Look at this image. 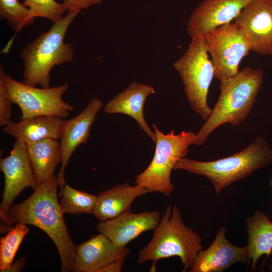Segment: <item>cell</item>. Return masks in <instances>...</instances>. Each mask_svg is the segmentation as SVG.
<instances>
[{"label":"cell","instance_id":"cell-3","mask_svg":"<svg viewBox=\"0 0 272 272\" xmlns=\"http://www.w3.org/2000/svg\"><path fill=\"white\" fill-rule=\"evenodd\" d=\"M272 163V148L261 136H258L242 150L213 161L180 159L174 170H183L205 177L219 194L233 183L245 178Z\"/></svg>","mask_w":272,"mask_h":272},{"label":"cell","instance_id":"cell-7","mask_svg":"<svg viewBox=\"0 0 272 272\" xmlns=\"http://www.w3.org/2000/svg\"><path fill=\"white\" fill-rule=\"evenodd\" d=\"M191 38L187 49L174 67L181 78L191 108L206 121L212 111L207 97L215 70L202 36Z\"/></svg>","mask_w":272,"mask_h":272},{"label":"cell","instance_id":"cell-30","mask_svg":"<svg viewBox=\"0 0 272 272\" xmlns=\"http://www.w3.org/2000/svg\"><path fill=\"white\" fill-rule=\"evenodd\" d=\"M269 268L271 270H272V257H271V262H270V265H269Z\"/></svg>","mask_w":272,"mask_h":272},{"label":"cell","instance_id":"cell-19","mask_svg":"<svg viewBox=\"0 0 272 272\" xmlns=\"http://www.w3.org/2000/svg\"><path fill=\"white\" fill-rule=\"evenodd\" d=\"M65 120L62 118L38 116L10 121L4 126V131L26 144L45 139H60Z\"/></svg>","mask_w":272,"mask_h":272},{"label":"cell","instance_id":"cell-8","mask_svg":"<svg viewBox=\"0 0 272 272\" xmlns=\"http://www.w3.org/2000/svg\"><path fill=\"white\" fill-rule=\"evenodd\" d=\"M0 74L13 103L17 104L21 110V119L38 116L65 118L74 109L73 106L62 99L69 87L67 83L53 87L37 88L13 79L5 73L2 65Z\"/></svg>","mask_w":272,"mask_h":272},{"label":"cell","instance_id":"cell-13","mask_svg":"<svg viewBox=\"0 0 272 272\" xmlns=\"http://www.w3.org/2000/svg\"><path fill=\"white\" fill-rule=\"evenodd\" d=\"M227 228L222 226L214 240L205 250L198 253L190 272H222L237 263L248 267L250 261L247 246L239 247L231 243L226 237Z\"/></svg>","mask_w":272,"mask_h":272},{"label":"cell","instance_id":"cell-29","mask_svg":"<svg viewBox=\"0 0 272 272\" xmlns=\"http://www.w3.org/2000/svg\"><path fill=\"white\" fill-rule=\"evenodd\" d=\"M269 186L272 189V177L270 178L268 181Z\"/></svg>","mask_w":272,"mask_h":272},{"label":"cell","instance_id":"cell-27","mask_svg":"<svg viewBox=\"0 0 272 272\" xmlns=\"http://www.w3.org/2000/svg\"><path fill=\"white\" fill-rule=\"evenodd\" d=\"M102 0H63L67 12H79L93 5L99 4Z\"/></svg>","mask_w":272,"mask_h":272},{"label":"cell","instance_id":"cell-2","mask_svg":"<svg viewBox=\"0 0 272 272\" xmlns=\"http://www.w3.org/2000/svg\"><path fill=\"white\" fill-rule=\"evenodd\" d=\"M261 70L249 66L220 82V94L209 117L196 134L193 145L202 146L218 127L229 123L237 126L249 116L261 88Z\"/></svg>","mask_w":272,"mask_h":272},{"label":"cell","instance_id":"cell-15","mask_svg":"<svg viewBox=\"0 0 272 272\" xmlns=\"http://www.w3.org/2000/svg\"><path fill=\"white\" fill-rule=\"evenodd\" d=\"M251 0H204L190 16L187 30L191 37L203 35L230 23Z\"/></svg>","mask_w":272,"mask_h":272},{"label":"cell","instance_id":"cell-4","mask_svg":"<svg viewBox=\"0 0 272 272\" xmlns=\"http://www.w3.org/2000/svg\"><path fill=\"white\" fill-rule=\"evenodd\" d=\"M79 12H67L51 27L27 44L21 53L24 62V83L42 88L49 87L50 73L53 67L71 61L72 45L64 42L68 29Z\"/></svg>","mask_w":272,"mask_h":272},{"label":"cell","instance_id":"cell-23","mask_svg":"<svg viewBox=\"0 0 272 272\" xmlns=\"http://www.w3.org/2000/svg\"><path fill=\"white\" fill-rule=\"evenodd\" d=\"M29 229L26 224L17 223L0 240V271H6L12 266L14 258Z\"/></svg>","mask_w":272,"mask_h":272},{"label":"cell","instance_id":"cell-26","mask_svg":"<svg viewBox=\"0 0 272 272\" xmlns=\"http://www.w3.org/2000/svg\"><path fill=\"white\" fill-rule=\"evenodd\" d=\"M14 104L10 97L3 76L0 74V125H6L11 121L12 105Z\"/></svg>","mask_w":272,"mask_h":272},{"label":"cell","instance_id":"cell-22","mask_svg":"<svg viewBox=\"0 0 272 272\" xmlns=\"http://www.w3.org/2000/svg\"><path fill=\"white\" fill-rule=\"evenodd\" d=\"M59 206L64 214H93L97 196L75 189L65 184L61 189Z\"/></svg>","mask_w":272,"mask_h":272},{"label":"cell","instance_id":"cell-16","mask_svg":"<svg viewBox=\"0 0 272 272\" xmlns=\"http://www.w3.org/2000/svg\"><path fill=\"white\" fill-rule=\"evenodd\" d=\"M160 219L157 211L140 213L129 211L112 219L100 221L96 228L117 245L124 247L143 233L154 231Z\"/></svg>","mask_w":272,"mask_h":272},{"label":"cell","instance_id":"cell-5","mask_svg":"<svg viewBox=\"0 0 272 272\" xmlns=\"http://www.w3.org/2000/svg\"><path fill=\"white\" fill-rule=\"evenodd\" d=\"M201 243V237L184 223L178 206L169 205L154 229L151 240L140 251L138 263L152 261L156 264L161 259L178 256L185 272L191 269L202 249Z\"/></svg>","mask_w":272,"mask_h":272},{"label":"cell","instance_id":"cell-11","mask_svg":"<svg viewBox=\"0 0 272 272\" xmlns=\"http://www.w3.org/2000/svg\"><path fill=\"white\" fill-rule=\"evenodd\" d=\"M0 168L5 177L0 218L7 229L8 214L14 200L25 188L30 187L34 190L38 186L26 144L16 140L9 156L1 159Z\"/></svg>","mask_w":272,"mask_h":272},{"label":"cell","instance_id":"cell-25","mask_svg":"<svg viewBox=\"0 0 272 272\" xmlns=\"http://www.w3.org/2000/svg\"><path fill=\"white\" fill-rule=\"evenodd\" d=\"M0 16L8 21L16 33L31 23L29 9L18 0H0Z\"/></svg>","mask_w":272,"mask_h":272},{"label":"cell","instance_id":"cell-12","mask_svg":"<svg viewBox=\"0 0 272 272\" xmlns=\"http://www.w3.org/2000/svg\"><path fill=\"white\" fill-rule=\"evenodd\" d=\"M234 23L246 35L251 51L272 56V0H251Z\"/></svg>","mask_w":272,"mask_h":272},{"label":"cell","instance_id":"cell-24","mask_svg":"<svg viewBox=\"0 0 272 272\" xmlns=\"http://www.w3.org/2000/svg\"><path fill=\"white\" fill-rule=\"evenodd\" d=\"M22 4L29 10L30 23L37 17L47 19L55 23L61 19L66 11L62 3L55 0H24Z\"/></svg>","mask_w":272,"mask_h":272},{"label":"cell","instance_id":"cell-6","mask_svg":"<svg viewBox=\"0 0 272 272\" xmlns=\"http://www.w3.org/2000/svg\"><path fill=\"white\" fill-rule=\"evenodd\" d=\"M156 135V147L152 160L147 168L135 177L134 184L151 192H158L169 196L174 189L171 173L176 164L186 157L189 147L193 144L196 133L182 131L176 134L171 130L167 134L152 124Z\"/></svg>","mask_w":272,"mask_h":272},{"label":"cell","instance_id":"cell-28","mask_svg":"<svg viewBox=\"0 0 272 272\" xmlns=\"http://www.w3.org/2000/svg\"><path fill=\"white\" fill-rule=\"evenodd\" d=\"M25 259L21 257L16 261L14 265H12L6 271H19L23 267L25 263Z\"/></svg>","mask_w":272,"mask_h":272},{"label":"cell","instance_id":"cell-20","mask_svg":"<svg viewBox=\"0 0 272 272\" xmlns=\"http://www.w3.org/2000/svg\"><path fill=\"white\" fill-rule=\"evenodd\" d=\"M245 224L250 270L254 271L261 256L267 258L272 253V222L264 212L256 210L253 216L245 219Z\"/></svg>","mask_w":272,"mask_h":272},{"label":"cell","instance_id":"cell-10","mask_svg":"<svg viewBox=\"0 0 272 272\" xmlns=\"http://www.w3.org/2000/svg\"><path fill=\"white\" fill-rule=\"evenodd\" d=\"M130 252L99 233L76 246L72 271L120 272Z\"/></svg>","mask_w":272,"mask_h":272},{"label":"cell","instance_id":"cell-14","mask_svg":"<svg viewBox=\"0 0 272 272\" xmlns=\"http://www.w3.org/2000/svg\"><path fill=\"white\" fill-rule=\"evenodd\" d=\"M103 106L101 100L93 98L80 114L65 120L60 139L62 155L61 167L57 176L61 188L65 184L64 172L71 157L79 146L87 142L91 127Z\"/></svg>","mask_w":272,"mask_h":272},{"label":"cell","instance_id":"cell-1","mask_svg":"<svg viewBox=\"0 0 272 272\" xmlns=\"http://www.w3.org/2000/svg\"><path fill=\"white\" fill-rule=\"evenodd\" d=\"M57 177L54 174L38 185L34 192L24 201L10 208L7 225L23 223L38 227L52 239L58 251L61 271H72L77 245L67 231L58 201Z\"/></svg>","mask_w":272,"mask_h":272},{"label":"cell","instance_id":"cell-18","mask_svg":"<svg viewBox=\"0 0 272 272\" xmlns=\"http://www.w3.org/2000/svg\"><path fill=\"white\" fill-rule=\"evenodd\" d=\"M150 191L137 184H120L101 192L97 196L93 215L99 221L115 218L130 210L133 201Z\"/></svg>","mask_w":272,"mask_h":272},{"label":"cell","instance_id":"cell-21","mask_svg":"<svg viewBox=\"0 0 272 272\" xmlns=\"http://www.w3.org/2000/svg\"><path fill=\"white\" fill-rule=\"evenodd\" d=\"M58 140L45 139L26 144L28 156L38 185L54 174L62 155Z\"/></svg>","mask_w":272,"mask_h":272},{"label":"cell","instance_id":"cell-17","mask_svg":"<svg viewBox=\"0 0 272 272\" xmlns=\"http://www.w3.org/2000/svg\"><path fill=\"white\" fill-rule=\"evenodd\" d=\"M155 93L154 88L151 86L133 82L109 101L103 110L107 114L120 113L132 117L137 121L140 128L155 143V133L151 129L144 116L146 99Z\"/></svg>","mask_w":272,"mask_h":272},{"label":"cell","instance_id":"cell-9","mask_svg":"<svg viewBox=\"0 0 272 272\" xmlns=\"http://www.w3.org/2000/svg\"><path fill=\"white\" fill-rule=\"evenodd\" d=\"M202 36L215 70V77L220 82L239 71L242 59L251 51L243 31L234 23L225 24Z\"/></svg>","mask_w":272,"mask_h":272}]
</instances>
